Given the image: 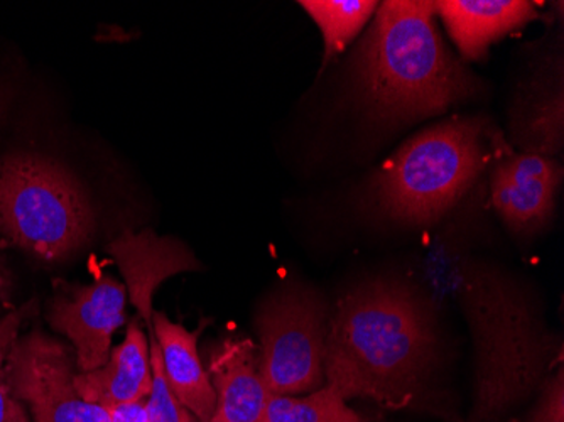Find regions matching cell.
<instances>
[{"instance_id":"cell-16","label":"cell","mask_w":564,"mask_h":422,"mask_svg":"<svg viewBox=\"0 0 564 422\" xmlns=\"http://www.w3.org/2000/svg\"><path fill=\"white\" fill-rule=\"evenodd\" d=\"M261 422H367L337 390L319 387L306 398L269 393Z\"/></svg>"},{"instance_id":"cell-18","label":"cell","mask_w":564,"mask_h":422,"mask_svg":"<svg viewBox=\"0 0 564 422\" xmlns=\"http://www.w3.org/2000/svg\"><path fill=\"white\" fill-rule=\"evenodd\" d=\"M31 304L19 307L6 314L0 320V422H31L21 402L12 396L9 389L8 376H6V361H8L9 351L15 339L19 338L22 323L30 314Z\"/></svg>"},{"instance_id":"cell-15","label":"cell","mask_w":564,"mask_h":422,"mask_svg":"<svg viewBox=\"0 0 564 422\" xmlns=\"http://www.w3.org/2000/svg\"><path fill=\"white\" fill-rule=\"evenodd\" d=\"M325 41V63L338 55L364 30L379 4L373 0H301Z\"/></svg>"},{"instance_id":"cell-17","label":"cell","mask_w":564,"mask_h":422,"mask_svg":"<svg viewBox=\"0 0 564 422\" xmlns=\"http://www.w3.org/2000/svg\"><path fill=\"white\" fill-rule=\"evenodd\" d=\"M149 360H151L152 387L145 399L149 422H198V419L174 396L164 372L163 355L154 332L149 333Z\"/></svg>"},{"instance_id":"cell-20","label":"cell","mask_w":564,"mask_h":422,"mask_svg":"<svg viewBox=\"0 0 564 422\" xmlns=\"http://www.w3.org/2000/svg\"><path fill=\"white\" fill-rule=\"evenodd\" d=\"M100 408H104L110 422H149L145 401L116 402Z\"/></svg>"},{"instance_id":"cell-19","label":"cell","mask_w":564,"mask_h":422,"mask_svg":"<svg viewBox=\"0 0 564 422\" xmlns=\"http://www.w3.org/2000/svg\"><path fill=\"white\" fill-rule=\"evenodd\" d=\"M528 422H564L563 370L544 387L543 396Z\"/></svg>"},{"instance_id":"cell-7","label":"cell","mask_w":564,"mask_h":422,"mask_svg":"<svg viewBox=\"0 0 564 422\" xmlns=\"http://www.w3.org/2000/svg\"><path fill=\"white\" fill-rule=\"evenodd\" d=\"M126 285L109 275L73 285L51 303L47 320L73 343L80 372H94L109 360L113 333L126 323Z\"/></svg>"},{"instance_id":"cell-3","label":"cell","mask_w":564,"mask_h":422,"mask_svg":"<svg viewBox=\"0 0 564 422\" xmlns=\"http://www.w3.org/2000/svg\"><path fill=\"white\" fill-rule=\"evenodd\" d=\"M499 132L484 117H453L409 139L373 174L377 212L409 227L442 220L500 152Z\"/></svg>"},{"instance_id":"cell-13","label":"cell","mask_w":564,"mask_h":422,"mask_svg":"<svg viewBox=\"0 0 564 422\" xmlns=\"http://www.w3.org/2000/svg\"><path fill=\"white\" fill-rule=\"evenodd\" d=\"M76 390L90 404L145 401L151 393L152 370L149 339L139 320L127 326L126 338L110 351L106 365L75 376Z\"/></svg>"},{"instance_id":"cell-2","label":"cell","mask_w":564,"mask_h":422,"mask_svg":"<svg viewBox=\"0 0 564 422\" xmlns=\"http://www.w3.org/2000/svg\"><path fill=\"white\" fill-rule=\"evenodd\" d=\"M434 18V2L389 0L377 8L354 63L360 97L377 120L414 122L480 94V82L445 46Z\"/></svg>"},{"instance_id":"cell-11","label":"cell","mask_w":564,"mask_h":422,"mask_svg":"<svg viewBox=\"0 0 564 422\" xmlns=\"http://www.w3.org/2000/svg\"><path fill=\"white\" fill-rule=\"evenodd\" d=\"M436 15L464 58L478 62L496 41L540 18L534 2L525 0H442Z\"/></svg>"},{"instance_id":"cell-4","label":"cell","mask_w":564,"mask_h":422,"mask_svg":"<svg viewBox=\"0 0 564 422\" xmlns=\"http://www.w3.org/2000/svg\"><path fill=\"white\" fill-rule=\"evenodd\" d=\"M94 212L80 183L55 161L34 154L0 161V235L44 262L80 249Z\"/></svg>"},{"instance_id":"cell-9","label":"cell","mask_w":564,"mask_h":422,"mask_svg":"<svg viewBox=\"0 0 564 422\" xmlns=\"http://www.w3.org/2000/svg\"><path fill=\"white\" fill-rule=\"evenodd\" d=\"M116 259L123 279L127 294L134 304L138 316L144 320L149 333L152 328V297L158 288L173 275L199 271L202 263L195 253L173 237H160L152 230L126 231L107 247Z\"/></svg>"},{"instance_id":"cell-12","label":"cell","mask_w":564,"mask_h":422,"mask_svg":"<svg viewBox=\"0 0 564 422\" xmlns=\"http://www.w3.org/2000/svg\"><path fill=\"white\" fill-rule=\"evenodd\" d=\"M152 328L174 396L198 422H212L217 411V393L198 354V338L205 332V323L189 332L182 323L171 322L166 314L154 311Z\"/></svg>"},{"instance_id":"cell-8","label":"cell","mask_w":564,"mask_h":422,"mask_svg":"<svg viewBox=\"0 0 564 422\" xmlns=\"http://www.w3.org/2000/svg\"><path fill=\"white\" fill-rule=\"evenodd\" d=\"M563 167L551 155L507 154L492 173L497 214L516 234L541 230L556 206Z\"/></svg>"},{"instance_id":"cell-6","label":"cell","mask_w":564,"mask_h":422,"mask_svg":"<svg viewBox=\"0 0 564 422\" xmlns=\"http://www.w3.org/2000/svg\"><path fill=\"white\" fill-rule=\"evenodd\" d=\"M75 370L68 348L41 332L15 339L6 361L9 389L33 422H110L104 408L76 390Z\"/></svg>"},{"instance_id":"cell-14","label":"cell","mask_w":564,"mask_h":422,"mask_svg":"<svg viewBox=\"0 0 564 422\" xmlns=\"http://www.w3.org/2000/svg\"><path fill=\"white\" fill-rule=\"evenodd\" d=\"M512 129L525 152L553 158L563 144V90L554 94V88L535 85L521 101Z\"/></svg>"},{"instance_id":"cell-10","label":"cell","mask_w":564,"mask_h":422,"mask_svg":"<svg viewBox=\"0 0 564 422\" xmlns=\"http://www.w3.org/2000/svg\"><path fill=\"white\" fill-rule=\"evenodd\" d=\"M217 393L212 422H261L269 390L259 372V351L249 338H227L212 351L208 367Z\"/></svg>"},{"instance_id":"cell-5","label":"cell","mask_w":564,"mask_h":422,"mask_svg":"<svg viewBox=\"0 0 564 422\" xmlns=\"http://www.w3.org/2000/svg\"><path fill=\"white\" fill-rule=\"evenodd\" d=\"M328 318L325 303L310 289H284L261 304L259 372L269 392L297 396L325 386Z\"/></svg>"},{"instance_id":"cell-1","label":"cell","mask_w":564,"mask_h":422,"mask_svg":"<svg viewBox=\"0 0 564 422\" xmlns=\"http://www.w3.org/2000/svg\"><path fill=\"white\" fill-rule=\"evenodd\" d=\"M436 335L426 306L404 285L373 281L329 314L323 370L338 396L392 411L416 401L433 372Z\"/></svg>"}]
</instances>
